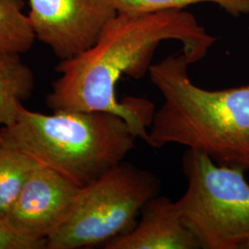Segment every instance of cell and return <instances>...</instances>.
Wrapping results in <instances>:
<instances>
[{"mask_svg": "<svg viewBox=\"0 0 249 249\" xmlns=\"http://www.w3.org/2000/svg\"><path fill=\"white\" fill-rule=\"evenodd\" d=\"M107 249H199L176 201L155 196L144 205L133 228L105 245Z\"/></svg>", "mask_w": 249, "mask_h": 249, "instance_id": "obj_8", "label": "cell"}, {"mask_svg": "<svg viewBox=\"0 0 249 249\" xmlns=\"http://www.w3.org/2000/svg\"><path fill=\"white\" fill-rule=\"evenodd\" d=\"M80 188L53 170L38 165L3 220L19 235L46 243Z\"/></svg>", "mask_w": 249, "mask_h": 249, "instance_id": "obj_7", "label": "cell"}, {"mask_svg": "<svg viewBox=\"0 0 249 249\" xmlns=\"http://www.w3.org/2000/svg\"><path fill=\"white\" fill-rule=\"evenodd\" d=\"M177 40L191 64L202 60L216 42L195 16L185 10L117 13L97 42L84 52L60 60V77L46 96L52 111H104L122 116L138 139L144 142L155 106L148 99L116 98L122 75L142 79L151 68L162 41Z\"/></svg>", "mask_w": 249, "mask_h": 249, "instance_id": "obj_1", "label": "cell"}, {"mask_svg": "<svg viewBox=\"0 0 249 249\" xmlns=\"http://www.w3.org/2000/svg\"><path fill=\"white\" fill-rule=\"evenodd\" d=\"M182 160L187 187L176 202L201 249H247L249 184L245 173L192 150Z\"/></svg>", "mask_w": 249, "mask_h": 249, "instance_id": "obj_5", "label": "cell"}, {"mask_svg": "<svg viewBox=\"0 0 249 249\" xmlns=\"http://www.w3.org/2000/svg\"><path fill=\"white\" fill-rule=\"evenodd\" d=\"M160 181L151 172L123 161L80 187L45 249H77L107 244L130 231L144 205L157 196Z\"/></svg>", "mask_w": 249, "mask_h": 249, "instance_id": "obj_4", "label": "cell"}, {"mask_svg": "<svg viewBox=\"0 0 249 249\" xmlns=\"http://www.w3.org/2000/svg\"><path fill=\"white\" fill-rule=\"evenodd\" d=\"M39 164L0 137V219H4Z\"/></svg>", "mask_w": 249, "mask_h": 249, "instance_id": "obj_10", "label": "cell"}, {"mask_svg": "<svg viewBox=\"0 0 249 249\" xmlns=\"http://www.w3.org/2000/svg\"><path fill=\"white\" fill-rule=\"evenodd\" d=\"M45 249V242L33 240L12 231L4 220L0 219V249Z\"/></svg>", "mask_w": 249, "mask_h": 249, "instance_id": "obj_13", "label": "cell"}, {"mask_svg": "<svg viewBox=\"0 0 249 249\" xmlns=\"http://www.w3.org/2000/svg\"><path fill=\"white\" fill-rule=\"evenodd\" d=\"M24 6L23 0H0V54L25 53L34 45L36 36Z\"/></svg>", "mask_w": 249, "mask_h": 249, "instance_id": "obj_11", "label": "cell"}, {"mask_svg": "<svg viewBox=\"0 0 249 249\" xmlns=\"http://www.w3.org/2000/svg\"><path fill=\"white\" fill-rule=\"evenodd\" d=\"M28 1V18L36 39L60 60L89 49L117 15L111 0Z\"/></svg>", "mask_w": 249, "mask_h": 249, "instance_id": "obj_6", "label": "cell"}, {"mask_svg": "<svg viewBox=\"0 0 249 249\" xmlns=\"http://www.w3.org/2000/svg\"><path fill=\"white\" fill-rule=\"evenodd\" d=\"M35 89L32 70L20 54H0V126L12 124Z\"/></svg>", "mask_w": 249, "mask_h": 249, "instance_id": "obj_9", "label": "cell"}, {"mask_svg": "<svg viewBox=\"0 0 249 249\" xmlns=\"http://www.w3.org/2000/svg\"><path fill=\"white\" fill-rule=\"evenodd\" d=\"M247 249H249V245L248 246V248H247Z\"/></svg>", "mask_w": 249, "mask_h": 249, "instance_id": "obj_14", "label": "cell"}, {"mask_svg": "<svg viewBox=\"0 0 249 249\" xmlns=\"http://www.w3.org/2000/svg\"><path fill=\"white\" fill-rule=\"evenodd\" d=\"M117 13H148L163 10H184L203 2L217 4L233 17L249 15V0H111Z\"/></svg>", "mask_w": 249, "mask_h": 249, "instance_id": "obj_12", "label": "cell"}, {"mask_svg": "<svg viewBox=\"0 0 249 249\" xmlns=\"http://www.w3.org/2000/svg\"><path fill=\"white\" fill-rule=\"evenodd\" d=\"M0 137L37 164L83 187L124 161L138 139L122 116L104 111H53L23 107L0 126Z\"/></svg>", "mask_w": 249, "mask_h": 249, "instance_id": "obj_3", "label": "cell"}, {"mask_svg": "<svg viewBox=\"0 0 249 249\" xmlns=\"http://www.w3.org/2000/svg\"><path fill=\"white\" fill-rule=\"evenodd\" d=\"M189 65L183 52L151 65L149 76L163 102L154 112L145 142L155 149L183 145L219 165L248 172L249 84L203 89L190 80Z\"/></svg>", "mask_w": 249, "mask_h": 249, "instance_id": "obj_2", "label": "cell"}]
</instances>
